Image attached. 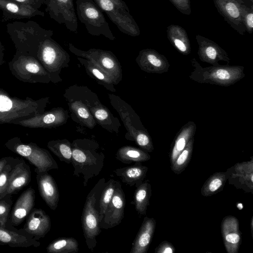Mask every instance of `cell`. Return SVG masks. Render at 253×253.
Returning a JSON list of instances; mask_svg holds the SVG:
<instances>
[{"label": "cell", "instance_id": "cell-20", "mask_svg": "<svg viewBox=\"0 0 253 253\" xmlns=\"http://www.w3.org/2000/svg\"><path fill=\"white\" fill-rule=\"evenodd\" d=\"M31 181L30 168L23 159L19 158L10 171L7 188L0 196V199L7 195L15 194L27 186Z\"/></svg>", "mask_w": 253, "mask_h": 253}, {"label": "cell", "instance_id": "cell-7", "mask_svg": "<svg viewBox=\"0 0 253 253\" xmlns=\"http://www.w3.org/2000/svg\"><path fill=\"white\" fill-rule=\"evenodd\" d=\"M4 145L8 150L27 160L34 167L36 174L58 169L57 163L49 151L36 143H25L20 137L15 136L8 139Z\"/></svg>", "mask_w": 253, "mask_h": 253}, {"label": "cell", "instance_id": "cell-26", "mask_svg": "<svg viewBox=\"0 0 253 253\" xmlns=\"http://www.w3.org/2000/svg\"><path fill=\"white\" fill-rule=\"evenodd\" d=\"M0 245L12 248L38 247L41 243L29 235L0 226Z\"/></svg>", "mask_w": 253, "mask_h": 253}, {"label": "cell", "instance_id": "cell-44", "mask_svg": "<svg viewBox=\"0 0 253 253\" xmlns=\"http://www.w3.org/2000/svg\"><path fill=\"white\" fill-rule=\"evenodd\" d=\"M121 8L129 12L128 7L123 0H110Z\"/></svg>", "mask_w": 253, "mask_h": 253}, {"label": "cell", "instance_id": "cell-8", "mask_svg": "<svg viewBox=\"0 0 253 253\" xmlns=\"http://www.w3.org/2000/svg\"><path fill=\"white\" fill-rule=\"evenodd\" d=\"M8 66L12 75L18 80L31 84H48L49 74L40 61L30 55L16 51Z\"/></svg>", "mask_w": 253, "mask_h": 253}, {"label": "cell", "instance_id": "cell-25", "mask_svg": "<svg viewBox=\"0 0 253 253\" xmlns=\"http://www.w3.org/2000/svg\"><path fill=\"white\" fill-rule=\"evenodd\" d=\"M156 225L153 217H144L139 230L132 244L130 253H146L153 238Z\"/></svg>", "mask_w": 253, "mask_h": 253}, {"label": "cell", "instance_id": "cell-35", "mask_svg": "<svg viewBox=\"0 0 253 253\" xmlns=\"http://www.w3.org/2000/svg\"><path fill=\"white\" fill-rule=\"evenodd\" d=\"M194 138H192L184 149L179 153L174 162L171 165L172 171L177 174H180L189 163L193 150Z\"/></svg>", "mask_w": 253, "mask_h": 253}, {"label": "cell", "instance_id": "cell-33", "mask_svg": "<svg viewBox=\"0 0 253 253\" xmlns=\"http://www.w3.org/2000/svg\"><path fill=\"white\" fill-rule=\"evenodd\" d=\"M47 148L61 162L70 164L72 160V143L66 139L52 140L48 141Z\"/></svg>", "mask_w": 253, "mask_h": 253}, {"label": "cell", "instance_id": "cell-9", "mask_svg": "<svg viewBox=\"0 0 253 253\" xmlns=\"http://www.w3.org/2000/svg\"><path fill=\"white\" fill-rule=\"evenodd\" d=\"M76 4L78 19L85 25L89 34L103 35L111 41L115 40L102 11L93 0H77Z\"/></svg>", "mask_w": 253, "mask_h": 253}, {"label": "cell", "instance_id": "cell-34", "mask_svg": "<svg viewBox=\"0 0 253 253\" xmlns=\"http://www.w3.org/2000/svg\"><path fill=\"white\" fill-rule=\"evenodd\" d=\"M46 249L48 253H77L79 243L73 237L60 238L51 242Z\"/></svg>", "mask_w": 253, "mask_h": 253}, {"label": "cell", "instance_id": "cell-21", "mask_svg": "<svg viewBox=\"0 0 253 253\" xmlns=\"http://www.w3.org/2000/svg\"><path fill=\"white\" fill-rule=\"evenodd\" d=\"M221 232L226 252L238 253L242 240L238 219L232 215L225 216L221 221Z\"/></svg>", "mask_w": 253, "mask_h": 253}, {"label": "cell", "instance_id": "cell-48", "mask_svg": "<svg viewBox=\"0 0 253 253\" xmlns=\"http://www.w3.org/2000/svg\"><path fill=\"white\" fill-rule=\"evenodd\" d=\"M250 228L252 237H253V216L251 218L250 221Z\"/></svg>", "mask_w": 253, "mask_h": 253}, {"label": "cell", "instance_id": "cell-29", "mask_svg": "<svg viewBox=\"0 0 253 253\" xmlns=\"http://www.w3.org/2000/svg\"><path fill=\"white\" fill-rule=\"evenodd\" d=\"M77 59L84 66V70L90 78L94 79L99 84L112 92H116V85L113 78L101 70L90 61L82 57H77Z\"/></svg>", "mask_w": 253, "mask_h": 253}, {"label": "cell", "instance_id": "cell-11", "mask_svg": "<svg viewBox=\"0 0 253 253\" xmlns=\"http://www.w3.org/2000/svg\"><path fill=\"white\" fill-rule=\"evenodd\" d=\"M108 95L112 106L118 112L126 130L125 135L126 139L133 141L139 133L147 129L143 126L139 117L128 104L118 95L111 93Z\"/></svg>", "mask_w": 253, "mask_h": 253}, {"label": "cell", "instance_id": "cell-41", "mask_svg": "<svg viewBox=\"0 0 253 253\" xmlns=\"http://www.w3.org/2000/svg\"><path fill=\"white\" fill-rule=\"evenodd\" d=\"M14 2L30 6L34 8L38 9L43 5L40 0H10Z\"/></svg>", "mask_w": 253, "mask_h": 253}, {"label": "cell", "instance_id": "cell-23", "mask_svg": "<svg viewBox=\"0 0 253 253\" xmlns=\"http://www.w3.org/2000/svg\"><path fill=\"white\" fill-rule=\"evenodd\" d=\"M0 9L2 12L1 22L11 19L30 18L36 16L43 17L44 13L30 6L10 0H0Z\"/></svg>", "mask_w": 253, "mask_h": 253}, {"label": "cell", "instance_id": "cell-39", "mask_svg": "<svg viewBox=\"0 0 253 253\" xmlns=\"http://www.w3.org/2000/svg\"><path fill=\"white\" fill-rule=\"evenodd\" d=\"M12 205V196L7 195L0 199V226L6 227Z\"/></svg>", "mask_w": 253, "mask_h": 253}, {"label": "cell", "instance_id": "cell-32", "mask_svg": "<svg viewBox=\"0 0 253 253\" xmlns=\"http://www.w3.org/2000/svg\"><path fill=\"white\" fill-rule=\"evenodd\" d=\"M227 180L225 172H218L210 176L205 182L201 189L204 197H209L223 190Z\"/></svg>", "mask_w": 253, "mask_h": 253}, {"label": "cell", "instance_id": "cell-22", "mask_svg": "<svg viewBox=\"0 0 253 253\" xmlns=\"http://www.w3.org/2000/svg\"><path fill=\"white\" fill-rule=\"evenodd\" d=\"M135 61L141 70L148 73L163 74L170 66L165 57L150 49L140 51Z\"/></svg>", "mask_w": 253, "mask_h": 253}, {"label": "cell", "instance_id": "cell-40", "mask_svg": "<svg viewBox=\"0 0 253 253\" xmlns=\"http://www.w3.org/2000/svg\"><path fill=\"white\" fill-rule=\"evenodd\" d=\"M175 251V249L171 243L164 241L155 249L154 252L155 253H173Z\"/></svg>", "mask_w": 253, "mask_h": 253}, {"label": "cell", "instance_id": "cell-15", "mask_svg": "<svg viewBox=\"0 0 253 253\" xmlns=\"http://www.w3.org/2000/svg\"><path fill=\"white\" fill-rule=\"evenodd\" d=\"M125 207V194L121 183L116 181L114 194L100 223L101 229H108L118 225L124 217Z\"/></svg>", "mask_w": 253, "mask_h": 253}, {"label": "cell", "instance_id": "cell-6", "mask_svg": "<svg viewBox=\"0 0 253 253\" xmlns=\"http://www.w3.org/2000/svg\"><path fill=\"white\" fill-rule=\"evenodd\" d=\"M36 58L49 74L51 82L56 84L62 81L60 74L63 68L69 66L70 56L52 37L40 44Z\"/></svg>", "mask_w": 253, "mask_h": 253}, {"label": "cell", "instance_id": "cell-28", "mask_svg": "<svg viewBox=\"0 0 253 253\" xmlns=\"http://www.w3.org/2000/svg\"><path fill=\"white\" fill-rule=\"evenodd\" d=\"M196 130V126L192 121L188 122L180 129L175 137L169 154L171 165L184 149L189 141L194 137Z\"/></svg>", "mask_w": 253, "mask_h": 253}, {"label": "cell", "instance_id": "cell-17", "mask_svg": "<svg viewBox=\"0 0 253 253\" xmlns=\"http://www.w3.org/2000/svg\"><path fill=\"white\" fill-rule=\"evenodd\" d=\"M35 199V191L31 187L23 192L11 208L6 228L19 232L15 226L19 225L26 219L34 207Z\"/></svg>", "mask_w": 253, "mask_h": 253}, {"label": "cell", "instance_id": "cell-14", "mask_svg": "<svg viewBox=\"0 0 253 253\" xmlns=\"http://www.w3.org/2000/svg\"><path fill=\"white\" fill-rule=\"evenodd\" d=\"M69 117L67 110L56 107L22 120L17 125L30 128H49L65 124Z\"/></svg>", "mask_w": 253, "mask_h": 253}, {"label": "cell", "instance_id": "cell-38", "mask_svg": "<svg viewBox=\"0 0 253 253\" xmlns=\"http://www.w3.org/2000/svg\"><path fill=\"white\" fill-rule=\"evenodd\" d=\"M19 158L11 157L10 159L5 165L0 172V196L7 188L10 171Z\"/></svg>", "mask_w": 253, "mask_h": 253}, {"label": "cell", "instance_id": "cell-13", "mask_svg": "<svg viewBox=\"0 0 253 253\" xmlns=\"http://www.w3.org/2000/svg\"><path fill=\"white\" fill-rule=\"evenodd\" d=\"M45 11L59 24H63L70 31L78 33V22L74 0H49Z\"/></svg>", "mask_w": 253, "mask_h": 253}, {"label": "cell", "instance_id": "cell-27", "mask_svg": "<svg viewBox=\"0 0 253 253\" xmlns=\"http://www.w3.org/2000/svg\"><path fill=\"white\" fill-rule=\"evenodd\" d=\"M148 170V167L141 162H135L132 166L117 169L113 171L123 182L137 187L144 181Z\"/></svg>", "mask_w": 253, "mask_h": 253}, {"label": "cell", "instance_id": "cell-4", "mask_svg": "<svg viewBox=\"0 0 253 253\" xmlns=\"http://www.w3.org/2000/svg\"><path fill=\"white\" fill-rule=\"evenodd\" d=\"M194 67L189 78L201 84H210L222 86L233 85L244 78V67L239 65H212L203 67L195 59L191 61Z\"/></svg>", "mask_w": 253, "mask_h": 253}, {"label": "cell", "instance_id": "cell-37", "mask_svg": "<svg viewBox=\"0 0 253 253\" xmlns=\"http://www.w3.org/2000/svg\"><path fill=\"white\" fill-rule=\"evenodd\" d=\"M116 182V180L113 179H110L107 182H105L104 187L101 193L98 201L101 220L103 217L105 211L114 194Z\"/></svg>", "mask_w": 253, "mask_h": 253}, {"label": "cell", "instance_id": "cell-46", "mask_svg": "<svg viewBox=\"0 0 253 253\" xmlns=\"http://www.w3.org/2000/svg\"><path fill=\"white\" fill-rule=\"evenodd\" d=\"M4 50V47L2 45L0 39V67L4 62V61H3Z\"/></svg>", "mask_w": 253, "mask_h": 253}, {"label": "cell", "instance_id": "cell-42", "mask_svg": "<svg viewBox=\"0 0 253 253\" xmlns=\"http://www.w3.org/2000/svg\"><path fill=\"white\" fill-rule=\"evenodd\" d=\"M226 9L231 16L237 18L239 16V11L237 6L233 3L229 2L226 5Z\"/></svg>", "mask_w": 253, "mask_h": 253}, {"label": "cell", "instance_id": "cell-31", "mask_svg": "<svg viewBox=\"0 0 253 253\" xmlns=\"http://www.w3.org/2000/svg\"><path fill=\"white\" fill-rule=\"evenodd\" d=\"M151 193V186L148 181H143L136 187L134 193L133 200L130 204L134 205L138 214L146 215Z\"/></svg>", "mask_w": 253, "mask_h": 253}, {"label": "cell", "instance_id": "cell-43", "mask_svg": "<svg viewBox=\"0 0 253 253\" xmlns=\"http://www.w3.org/2000/svg\"><path fill=\"white\" fill-rule=\"evenodd\" d=\"M174 43L177 49L182 53H187V47L185 44L180 40L175 39Z\"/></svg>", "mask_w": 253, "mask_h": 253}, {"label": "cell", "instance_id": "cell-18", "mask_svg": "<svg viewBox=\"0 0 253 253\" xmlns=\"http://www.w3.org/2000/svg\"><path fill=\"white\" fill-rule=\"evenodd\" d=\"M25 220L23 228L19 229V231L37 240L44 237L50 230V218L41 209L33 208Z\"/></svg>", "mask_w": 253, "mask_h": 253}, {"label": "cell", "instance_id": "cell-30", "mask_svg": "<svg viewBox=\"0 0 253 253\" xmlns=\"http://www.w3.org/2000/svg\"><path fill=\"white\" fill-rule=\"evenodd\" d=\"M115 157L117 160L126 164H130L133 162H144L151 158L148 152L128 145L120 148Z\"/></svg>", "mask_w": 253, "mask_h": 253}, {"label": "cell", "instance_id": "cell-12", "mask_svg": "<svg viewBox=\"0 0 253 253\" xmlns=\"http://www.w3.org/2000/svg\"><path fill=\"white\" fill-rule=\"evenodd\" d=\"M110 20L124 34L130 36L139 35L138 27L132 16L110 0H93Z\"/></svg>", "mask_w": 253, "mask_h": 253}, {"label": "cell", "instance_id": "cell-5", "mask_svg": "<svg viewBox=\"0 0 253 253\" xmlns=\"http://www.w3.org/2000/svg\"><path fill=\"white\" fill-rule=\"evenodd\" d=\"M105 182L104 178H101L88 193L82 212L81 222L84 236L86 246L91 251L96 247V237L101 232L98 201Z\"/></svg>", "mask_w": 253, "mask_h": 253}, {"label": "cell", "instance_id": "cell-19", "mask_svg": "<svg viewBox=\"0 0 253 253\" xmlns=\"http://www.w3.org/2000/svg\"><path fill=\"white\" fill-rule=\"evenodd\" d=\"M63 96L67 102L72 119L80 125L94 128L97 123L84 103L66 89Z\"/></svg>", "mask_w": 253, "mask_h": 253}, {"label": "cell", "instance_id": "cell-1", "mask_svg": "<svg viewBox=\"0 0 253 253\" xmlns=\"http://www.w3.org/2000/svg\"><path fill=\"white\" fill-rule=\"evenodd\" d=\"M99 148L96 141L88 138L76 139L72 143L73 175L83 176L84 186L90 179L99 175L103 168L105 155L99 151Z\"/></svg>", "mask_w": 253, "mask_h": 253}, {"label": "cell", "instance_id": "cell-16", "mask_svg": "<svg viewBox=\"0 0 253 253\" xmlns=\"http://www.w3.org/2000/svg\"><path fill=\"white\" fill-rule=\"evenodd\" d=\"M229 184L247 193L253 194V158L237 163L225 172Z\"/></svg>", "mask_w": 253, "mask_h": 253}, {"label": "cell", "instance_id": "cell-49", "mask_svg": "<svg viewBox=\"0 0 253 253\" xmlns=\"http://www.w3.org/2000/svg\"><path fill=\"white\" fill-rule=\"evenodd\" d=\"M43 4L47 5L49 2V0H40Z\"/></svg>", "mask_w": 253, "mask_h": 253}, {"label": "cell", "instance_id": "cell-45", "mask_svg": "<svg viewBox=\"0 0 253 253\" xmlns=\"http://www.w3.org/2000/svg\"><path fill=\"white\" fill-rule=\"evenodd\" d=\"M11 157H5L0 159V172L10 159Z\"/></svg>", "mask_w": 253, "mask_h": 253}, {"label": "cell", "instance_id": "cell-24", "mask_svg": "<svg viewBox=\"0 0 253 253\" xmlns=\"http://www.w3.org/2000/svg\"><path fill=\"white\" fill-rule=\"evenodd\" d=\"M36 180L40 194L47 206L55 211L59 200V190L56 183L48 171L36 174Z\"/></svg>", "mask_w": 253, "mask_h": 253}, {"label": "cell", "instance_id": "cell-3", "mask_svg": "<svg viewBox=\"0 0 253 253\" xmlns=\"http://www.w3.org/2000/svg\"><path fill=\"white\" fill-rule=\"evenodd\" d=\"M6 29L16 51L35 57L40 44L46 38L53 35V31L46 30L31 20L26 22L15 21L8 23Z\"/></svg>", "mask_w": 253, "mask_h": 253}, {"label": "cell", "instance_id": "cell-47", "mask_svg": "<svg viewBox=\"0 0 253 253\" xmlns=\"http://www.w3.org/2000/svg\"><path fill=\"white\" fill-rule=\"evenodd\" d=\"M247 24L248 26L251 27H253V13L249 14L247 17Z\"/></svg>", "mask_w": 253, "mask_h": 253}, {"label": "cell", "instance_id": "cell-10", "mask_svg": "<svg viewBox=\"0 0 253 253\" xmlns=\"http://www.w3.org/2000/svg\"><path fill=\"white\" fill-rule=\"evenodd\" d=\"M68 48L71 52L77 57L90 61L101 70L111 76L116 85L122 81V66L118 58L112 51L96 48L83 50L77 48L71 43H69Z\"/></svg>", "mask_w": 253, "mask_h": 253}, {"label": "cell", "instance_id": "cell-36", "mask_svg": "<svg viewBox=\"0 0 253 253\" xmlns=\"http://www.w3.org/2000/svg\"><path fill=\"white\" fill-rule=\"evenodd\" d=\"M199 57L202 61L212 65H219L218 62L221 61L226 62V65H228L230 62V59L226 54L212 46L205 47L204 50H201Z\"/></svg>", "mask_w": 253, "mask_h": 253}, {"label": "cell", "instance_id": "cell-2", "mask_svg": "<svg viewBox=\"0 0 253 253\" xmlns=\"http://www.w3.org/2000/svg\"><path fill=\"white\" fill-rule=\"evenodd\" d=\"M49 97L35 100L26 97L20 99L10 96L8 92L0 88V125H17L22 120L30 118L45 111Z\"/></svg>", "mask_w": 253, "mask_h": 253}]
</instances>
